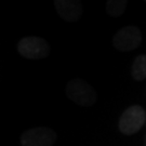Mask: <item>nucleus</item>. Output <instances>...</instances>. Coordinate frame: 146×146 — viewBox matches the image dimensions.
<instances>
[{"label":"nucleus","instance_id":"7ed1b4c3","mask_svg":"<svg viewBox=\"0 0 146 146\" xmlns=\"http://www.w3.org/2000/svg\"><path fill=\"white\" fill-rule=\"evenodd\" d=\"M17 51L23 58L29 60H40L49 55L50 46L44 39L39 37H24L19 42Z\"/></svg>","mask_w":146,"mask_h":146},{"label":"nucleus","instance_id":"6e6552de","mask_svg":"<svg viewBox=\"0 0 146 146\" xmlns=\"http://www.w3.org/2000/svg\"><path fill=\"white\" fill-rule=\"evenodd\" d=\"M127 5L128 2L125 0H110L106 3V12L108 13V15L118 17L123 14Z\"/></svg>","mask_w":146,"mask_h":146},{"label":"nucleus","instance_id":"423d86ee","mask_svg":"<svg viewBox=\"0 0 146 146\" xmlns=\"http://www.w3.org/2000/svg\"><path fill=\"white\" fill-rule=\"evenodd\" d=\"M54 7L58 15L66 22H76L82 16V5L77 0H56Z\"/></svg>","mask_w":146,"mask_h":146},{"label":"nucleus","instance_id":"0eeeda50","mask_svg":"<svg viewBox=\"0 0 146 146\" xmlns=\"http://www.w3.org/2000/svg\"><path fill=\"white\" fill-rule=\"evenodd\" d=\"M132 77L136 81H143L146 79V54L137 55L131 68Z\"/></svg>","mask_w":146,"mask_h":146},{"label":"nucleus","instance_id":"9d476101","mask_svg":"<svg viewBox=\"0 0 146 146\" xmlns=\"http://www.w3.org/2000/svg\"><path fill=\"white\" fill-rule=\"evenodd\" d=\"M145 125H146V123H145Z\"/></svg>","mask_w":146,"mask_h":146},{"label":"nucleus","instance_id":"f03ea898","mask_svg":"<svg viewBox=\"0 0 146 146\" xmlns=\"http://www.w3.org/2000/svg\"><path fill=\"white\" fill-rule=\"evenodd\" d=\"M146 123V113L144 108L139 105L128 107L120 116L118 127L121 133L125 135H132L141 130Z\"/></svg>","mask_w":146,"mask_h":146},{"label":"nucleus","instance_id":"f257e3e1","mask_svg":"<svg viewBox=\"0 0 146 146\" xmlns=\"http://www.w3.org/2000/svg\"><path fill=\"white\" fill-rule=\"evenodd\" d=\"M66 94L76 104L90 107L96 102V92L88 82L79 78L72 79L66 84Z\"/></svg>","mask_w":146,"mask_h":146},{"label":"nucleus","instance_id":"39448f33","mask_svg":"<svg viewBox=\"0 0 146 146\" xmlns=\"http://www.w3.org/2000/svg\"><path fill=\"white\" fill-rule=\"evenodd\" d=\"M142 33L140 28L133 25L122 27L116 33L113 39V43L117 50L127 52L134 50L141 44Z\"/></svg>","mask_w":146,"mask_h":146},{"label":"nucleus","instance_id":"1a4fd4ad","mask_svg":"<svg viewBox=\"0 0 146 146\" xmlns=\"http://www.w3.org/2000/svg\"><path fill=\"white\" fill-rule=\"evenodd\" d=\"M145 146H146V136H145Z\"/></svg>","mask_w":146,"mask_h":146},{"label":"nucleus","instance_id":"20e7f679","mask_svg":"<svg viewBox=\"0 0 146 146\" xmlns=\"http://www.w3.org/2000/svg\"><path fill=\"white\" fill-rule=\"evenodd\" d=\"M58 134L47 127H36L25 131L21 136L23 146H52Z\"/></svg>","mask_w":146,"mask_h":146}]
</instances>
